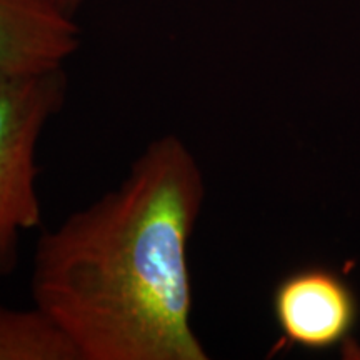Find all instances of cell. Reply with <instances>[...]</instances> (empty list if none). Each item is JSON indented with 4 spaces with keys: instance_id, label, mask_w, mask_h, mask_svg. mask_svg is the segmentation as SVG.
<instances>
[{
    "instance_id": "6da1fadb",
    "label": "cell",
    "mask_w": 360,
    "mask_h": 360,
    "mask_svg": "<svg viewBox=\"0 0 360 360\" xmlns=\"http://www.w3.org/2000/svg\"><path fill=\"white\" fill-rule=\"evenodd\" d=\"M204 174L182 139L147 143L115 188L44 232L34 305L79 360H207L192 326L188 242Z\"/></svg>"
},
{
    "instance_id": "7a4b0ae2",
    "label": "cell",
    "mask_w": 360,
    "mask_h": 360,
    "mask_svg": "<svg viewBox=\"0 0 360 360\" xmlns=\"http://www.w3.org/2000/svg\"><path fill=\"white\" fill-rule=\"evenodd\" d=\"M67 89L64 69L0 74V276L15 267L20 233L42 222L37 147Z\"/></svg>"
},
{
    "instance_id": "3957f363",
    "label": "cell",
    "mask_w": 360,
    "mask_h": 360,
    "mask_svg": "<svg viewBox=\"0 0 360 360\" xmlns=\"http://www.w3.org/2000/svg\"><path fill=\"white\" fill-rule=\"evenodd\" d=\"M277 327L290 345L330 350L352 335L359 300L347 281L326 267H304L287 274L272 295Z\"/></svg>"
},
{
    "instance_id": "277c9868",
    "label": "cell",
    "mask_w": 360,
    "mask_h": 360,
    "mask_svg": "<svg viewBox=\"0 0 360 360\" xmlns=\"http://www.w3.org/2000/svg\"><path fill=\"white\" fill-rule=\"evenodd\" d=\"M79 45V25L60 0H0V74L64 69Z\"/></svg>"
},
{
    "instance_id": "5b68a950",
    "label": "cell",
    "mask_w": 360,
    "mask_h": 360,
    "mask_svg": "<svg viewBox=\"0 0 360 360\" xmlns=\"http://www.w3.org/2000/svg\"><path fill=\"white\" fill-rule=\"evenodd\" d=\"M0 360H79L51 319L35 307L0 304Z\"/></svg>"
},
{
    "instance_id": "8992f818",
    "label": "cell",
    "mask_w": 360,
    "mask_h": 360,
    "mask_svg": "<svg viewBox=\"0 0 360 360\" xmlns=\"http://www.w3.org/2000/svg\"><path fill=\"white\" fill-rule=\"evenodd\" d=\"M85 0H60V4L64 6L70 13H75V11L82 6Z\"/></svg>"
}]
</instances>
